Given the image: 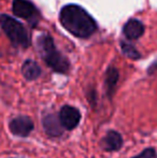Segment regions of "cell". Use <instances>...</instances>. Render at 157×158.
<instances>
[{
    "label": "cell",
    "mask_w": 157,
    "mask_h": 158,
    "mask_svg": "<svg viewBox=\"0 0 157 158\" xmlns=\"http://www.w3.org/2000/svg\"><path fill=\"white\" fill-rule=\"evenodd\" d=\"M60 23L70 33L78 38H88L97 29L96 22L82 6L68 4L59 14Z\"/></svg>",
    "instance_id": "obj_1"
},
{
    "label": "cell",
    "mask_w": 157,
    "mask_h": 158,
    "mask_svg": "<svg viewBox=\"0 0 157 158\" xmlns=\"http://www.w3.org/2000/svg\"><path fill=\"white\" fill-rule=\"evenodd\" d=\"M38 48L43 60L52 70L58 73H67L69 71V61L56 48L51 35L46 33L40 35L38 39Z\"/></svg>",
    "instance_id": "obj_2"
},
{
    "label": "cell",
    "mask_w": 157,
    "mask_h": 158,
    "mask_svg": "<svg viewBox=\"0 0 157 158\" xmlns=\"http://www.w3.org/2000/svg\"><path fill=\"white\" fill-rule=\"evenodd\" d=\"M0 26L14 45L21 48H28L30 44V39L26 28L21 22L16 19L6 14L0 15Z\"/></svg>",
    "instance_id": "obj_3"
},
{
    "label": "cell",
    "mask_w": 157,
    "mask_h": 158,
    "mask_svg": "<svg viewBox=\"0 0 157 158\" xmlns=\"http://www.w3.org/2000/svg\"><path fill=\"white\" fill-rule=\"evenodd\" d=\"M12 11L15 16L32 24H36L38 21V10L30 0H13Z\"/></svg>",
    "instance_id": "obj_4"
},
{
    "label": "cell",
    "mask_w": 157,
    "mask_h": 158,
    "mask_svg": "<svg viewBox=\"0 0 157 158\" xmlns=\"http://www.w3.org/2000/svg\"><path fill=\"white\" fill-rule=\"evenodd\" d=\"M34 128L35 125L32 119L26 115H19V116L14 117L9 123V129L12 132V135L16 137H28L34 130Z\"/></svg>",
    "instance_id": "obj_5"
},
{
    "label": "cell",
    "mask_w": 157,
    "mask_h": 158,
    "mask_svg": "<svg viewBox=\"0 0 157 158\" xmlns=\"http://www.w3.org/2000/svg\"><path fill=\"white\" fill-rule=\"evenodd\" d=\"M59 121L67 130H72L79 125L81 121V113L76 108L71 106H64L59 112Z\"/></svg>",
    "instance_id": "obj_6"
},
{
    "label": "cell",
    "mask_w": 157,
    "mask_h": 158,
    "mask_svg": "<svg viewBox=\"0 0 157 158\" xmlns=\"http://www.w3.org/2000/svg\"><path fill=\"white\" fill-rule=\"evenodd\" d=\"M42 125L46 135L51 137H59L63 135L65 129L59 121V116H56L55 114L44 115V117L42 118Z\"/></svg>",
    "instance_id": "obj_7"
},
{
    "label": "cell",
    "mask_w": 157,
    "mask_h": 158,
    "mask_svg": "<svg viewBox=\"0 0 157 158\" xmlns=\"http://www.w3.org/2000/svg\"><path fill=\"white\" fill-rule=\"evenodd\" d=\"M101 148L107 152H116L123 146V138L115 130H109L100 142Z\"/></svg>",
    "instance_id": "obj_8"
},
{
    "label": "cell",
    "mask_w": 157,
    "mask_h": 158,
    "mask_svg": "<svg viewBox=\"0 0 157 158\" xmlns=\"http://www.w3.org/2000/svg\"><path fill=\"white\" fill-rule=\"evenodd\" d=\"M124 33L130 40L138 39L144 33V26L140 21L136 19H131L124 26Z\"/></svg>",
    "instance_id": "obj_9"
},
{
    "label": "cell",
    "mask_w": 157,
    "mask_h": 158,
    "mask_svg": "<svg viewBox=\"0 0 157 158\" xmlns=\"http://www.w3.org/2000/svg\"><path fill=\"white\" fill-rule=\"evenodd\" d=\"M22 73L27 81L37 80L41 74V68L35 60L27 59L22 66Z\"/></svg>",
    "instance_id": "obj_10"
},
{
    "label": "cell",
    "mask_w": 157,
    "mask_h": 158,
    "mask_svg": "<svg viewBox=\"0 0 157 158\" xmlns=\"http://www.w3.org/2000/svg\"><path fill=\"white\" fill-rule=\"evenodd\" d=\"M118 81V71L114 67H109L105 74V86H107V94L110 98H112L116 84Z\"/></svg>",
    "instance_id": "obj_11"
},
{
    "label": "cell",
    "mask_w": 157,
    "mask_h": 158,
    "mask_svg": "<svg viewBox=\"0 0 157 158\" xmlns=\"http://www.w3.org/2000/svg\"><path fill=\"white\" fill-rule=\"evenodd\" d=\"M122 51H123V53L128 58H131V59L140 58V54H139V52L136 50V48L132 46L131 44L127 43V42H122Z\"/></svg>",
    "instance_id": "obj_12"
},
{
    "label": "cell",
    "mask_w": 157,
    "mask_h": 158,
    "mask_svg": "<svg viewBox=\"0 0 157 158\" xmlns=\"http://www.w3.org/2000/svg\"><path fill=\"white\" fill-rule=\"evenodd\" d=\"M132 158H157V154H156V151L153 148H149L143 150L140 154Z\"/></svg>",
    "instance_id": "obj_13"
}]
</instances>
